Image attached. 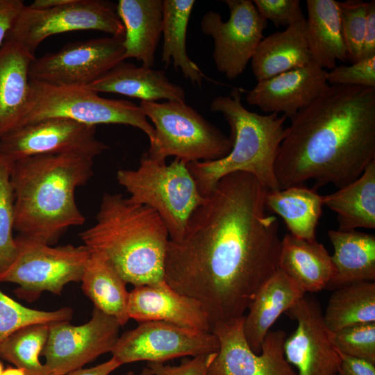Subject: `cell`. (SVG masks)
<instances>
[{
    "label": "cell",
    "instance_id": "obj_40",
    "mask_svg": "<svg viewBox=\"0 0 375 375\" xmlns=\"http://www.w3.org/2000/svg\"><path fill=\"white\" fill-rule=\"evenodd\" d=\"M217 352L194 356L178 365H166L164 362H148L147 366L153 375H208L209 366Z\"/></svg>",
    "mask_w": 375,
    "mask_h": 375
},
{
    "label": "cell",
    "instance_id": "obj_20",
    "mask_svg": "<svg viewBox=\"0 0 375 375\" xmlns=\"http://www.w3.org/2000/svg\"><path fill=\"white\" fill-rule=\"evenodd\" d=\"M35 58L6 38L0 47V138L22 125L29 109V67Z\"/></svg>",
    "mask_w": 375,
    "mask_h": 375
},
{
    "label": "cell",
    "instance_id": "obj_42",
    "mask_svg": "<svg viewBox=\"0 0 375 375\" xmlns=\"http://www.w3.org/2000/svg\"><path fill=\"white\" fill-rule=\"evenodd\" d=\"M341 362L337 375H375V364L338 351Z\"/></svg>",
    "mask_w": 375,
    "mask_h": 375
},
{
    "label": "cell",
    "instance_id": "obj_30",
    "mask_svg": "<svg viewBox=\"0 0 375 375\" xmlns=\"http://www.w3.org/2000/svg\"><path fill=\"white\" fill-rule=\"evenodd\" d=\"M81 282L94 308L115 318L121 326L128 322L126 283L103 256L90 252Z\"/></svg>",
    "mask_w": 375,
    "mask_h": 375
},
{
    "label": "cell",
    "instance_id": "obj_25",
    "mask_svg": "<svg viewBox=\"0 0 375 375\" xmlns=\"http://www.w3.org/2000/svg\"><path fill=\"white\" fill-rule=\"evenodd\" d=\"M278 269L304 294L326 288L334 274L331 256L322 244L290 233L281 240Z\"/></svg>",
    "mask_w": 375,
    "mask_h": 375
},
{
    "label": "cell",
    "instance_id": "obj_16",
    "mask_svg": "<svg viewBox=\"0 0 375 375\" xmlns=\"http://www.w3.org/2000/svg\"><path fill=\"white\" fill-rule=\"evenodd\" d=\"M243 321L244 316L212 326L211 332L218 340L219 350L208 375H298L284 354V331H269L258 354L245 338Z\"/></svg>",
    "mask_w": 375,
    "mask_h": 375
},
{
    "label": "cell",
    "instance_id": "obj_18",
    "mask_svg": "<svg viewBox=\"0 0 375 375\" xmlns=\"http://www.w3.org/2000/svg\"><path fill=\"white\" fill-rule=\"evenodd\" d=\"M327 74V70L312 62L257 82L246 100L265 112H282L290 119L326 88Z\"/></svg>",
    "mask_w": 375,
    "mask_h": 375
},
{
    "label": "cell",
    "instance_id": "obj_43",
    "mask_svg": "<svg viewBox=\"0 0 375 375\" xmlns=\"http://www.w3.org/2000/svg\"><path fill=\"white\" fill-rule=\"evenodd\" d=\"M375 56V1L367 2V19L362 58Z\"/></svg>",
    "mask_w": 375,
    "mask_h": 375
},
{
    "label": "cell",
    "instance_id": "obj_48",
    "mask_svg": "<svg viewBox=\"0 0 375 375\" xmlns=\"http://www.w3.org/2000/svg\"><path fill=\"white\" fill-rule=\"evenodd\" d=\"M4 370V368H3V363L0 361V375H2V373Z\"/></svg>",
    "mask_w": 375,
    "mask_h": 375
},
{
    "label": "cell",
    "instance_id": "obj_32",
    "mask_svg": "<svg viewBox=\"0 0 375 375\" xmlns=\"http://www.w3.org/2000/svg\"><path fill=\"white\" fill-rule=\"evenodd\" d=\"M323 319L330 332L354 324L375 322V283L360 281L335 289L329 298Z\"/></svg>",
    "mask_w": 375,
    "mask_h": 375
},
{
    "label": "cell",
    "instance_id": "obj_35",
    "mask_svg": "<svg viewBox=\"0 0 375 375\" xmlns=\"http://www.w3.org/2000/svg\"><path fill=\"white\" fill-rule=\"evenodd\" d=\"M14 223L9 162L0 154V274L10 265L17 255L15 238L12 235Z\"/></svg>",
    "mask_w": 375,
    "mask_h": 375
},
{
    "label": "cell",
    "instance_id": "obj_12",
    "mask_svg": "<svg viewBox=\"0 0 375 375\" xmlns=\"http://www.w3.org/2000/svg\"><path fill=\"white\" fill-rule=\"evenodd\" d=\"M230 15L226 22L221 15L209 10L202 17V33L214 41L213 60L218 72L229 80L241 75L263 38L267 21L251 0H226Z\"/></svg>",
    "mask_w": 375,
    "mask_h": 375
},
{
    "label": "cell",
    "instance_id": "obj_21",
    "mask_svg": "<svg viewBox=\"0 0 375 375\" xmlns=\"http://www.w3.org/2000/svg\"><path fill=\"white\" fill-rule=\"evenodd\" d=\"M97 93L122 94L144 101H185L184 89L169 81L162 70L122 61L86 86Z\"/></svg>",
    "mask_w": 375,
    "mask_h": 375
},
{
    "label": "cell",
    "instance_id": "obj_28",
    "mask_svg": "<svg viewBox=\"0 0 375 375\" xmlns=\"http://www.w3.org/2000/svg\"><path fill=\"white\" fill-rule=\"evenodd\" d=\"M322 197L337 214L339 230L375 228V160L355 181Z\"/></svg>",
    "mask_w": 375,
    "mask_h": 375
},
{
    "label": "cell",
    "instance_id": "obj_39",
    "mask_svg": "<svg viewBox=\"0 0 375 375\" xmlns=\"http://www.w3.org/2000/svg\"><path fill=\"white\" fill-rule=\"evenodd\" d=\"M260 16L276 27L288 26L305 18L299 0H254Z\"/></svg>",
    "mask_w": 375,
    "mask_h": 375
},
{
    "label": "cell",
    "instance_id": "obj_26",
    "mask_svg": "<svg viewBox=\"0 0 375 375\" xmlns=\"http://www.w3.org/2000/svg\"><path fill=\"white\" fill-rule=\"evenodd\" d=\"M306 36L312 62L324 69H333L337 60L347 61L340 1L307 0Z\"/></svg>",
    "mask_w": 375,
    "mask_h": 375
},
{
    "label": "cell",
    "instance_id": "obj_9",
    "mask_svg": "<svg viewBox=\"0 0 375 375\" xmlns=\"http://www.w3.org/2000/svg\"><path fill=\"white\" fill-rule=\"evenodd\" d=\"M15 242L17 255L0 282L18 285L17 294L27 299L42 292L60 295L67 284L81 281L90 255L83 244L54 247L21 235Z\"/></svg>",
    "mask_w": 375,
    "mask_h": 375
},
{
    "label": "cell",
    "instance_id": "obj_47",
    "mask_svg": "<svg viewBox=\"0 0 375 375\" xmlns=\"http://www.w3.org/2000/svg\"><path fill=\"white\" fill-rule=\"evenodd\" d=\"M124 375H153L152 371L147 366L139 374H135L133 372H129Z\"/></svg>",
    "mask_w": 375,
    "mask_h": 375
},
{
    "label": "cell",
    "instance_id": "obj_33",
    "mask_svg": "<svg viewBox=\"0 0 375 375\" xmlns=\"http://www.w3.org/2000/svg\"><path fill=\"white\" fill-rule=\"evenodd\" d=\"M49 324L36 323L17 329L1 344L0 357L24 369L28 375H49L39 358L48 338Z\"/></svg>",
    "mask_w": 375,
    "mask_h": 375
},
{
    "label": "cell",
    "instance_id": "obj_13",
    "mask_svg": "<svg viewBox=\"0 0 375 375\" xmlns=\"http://www.w3.org/2000/svg\"><path fill=\"white\" fill-rule=\"evenodd\" d=\"M96 127L62 117L25 124L0 138V154L9 162L58 153L94 159L108 148L96 138Z\"/></svg>",
    "mask_w": 375,
    "mask_h": 375
},
{
    "label": "cell",
    "instance_id": "obj_22",
    "mask_svg": "<svg viewBox=\"0 0 375 375\" xmlns=\"http://www.w3.org/2000/svg\"><path fill=\"white\" fill-rule=\"evenodd\" d=\"M305 294L279 269L260 288L244 316L243 329L252 351L260 353L265 337L276 319Z\"/></svg>",
    "mask_w": 375,
    "mask_h": 375
},
{
    "label": "cell",
    "instance_id": "obj_11",
    "mask_svg": "<svg viewBox=\"0 0 375 375\" xmlns=\"http://www.w3.org/2000/svg\"><path fill=\"white\" fill-rule=\"evenodd\" d=\"M124 39L115 37L69 42L34 58L30 80L56 86H88L124 61Z\"/></svg>",
    "mask_w": 375,
    "mask_h": 375
},
{
    "label": "cell",
    "instance_id": "obj_27",
    "mask_svg": "<svg viewBox=\"0 0 375 375\" xmlns=\"http://www.w3.org/2000/svg\"><path fill=\"white\" fill-rule=\"evenodd\" d=\"M328 236L334 252L333 276L327 289L375 280V235L356 230H330Z\"/></svg>",
    "mask_w": 375,
    "mask_h": 375
},
{
    "label": "cell",
    "instance_id": "obj_4",
    "mask_svg": "<svg viewBox=\"0 0 375 375\" xmlns=\"http://www.w3.org/2000/svg\"><path fill=\"white\" fill-rule=\"evenodd\" d=\"M93 226L79 234L90 252L103 256L134 287L165 281L167 228L150 207L122 194H103Z\"/></svg>",
    "mask_w": 375,
    "mask_h": 375
},
{
    "label": "cell",
    "instance_id": "obj_1",
    "mask_svg": "<svg viewBox=\"0 0 375 375\" xmlns=\"http://www.w3.org/2000/svg\"><path fill=\"white\" fill-rule=\"evenodd\" d=\"M267 192L248 173L224 176L191 215L182 238L168 242L165 282L198 301L212 328L243 317L278 269V222L267 214Z\"/></svg>",
    "mask_w": 375,
    "mask_h": 375
},
{
    "label": "cell",
    "instance_id": "obj_37",
    "mask_svg": "<svg viewBox=\"0 0 375 375\" xmlns=\"http://www.w3.org/2000/svg\"><path fill=\"white\" fill-rule=\"evenodd\" d=\"M335 349L375 364V322L358 324L330 332Z\"/></svg>",
    "mask_w": 375,
    "mask_h": 375
},
{
    "label": "cell",
    "instance_id": "obj_36",
    "mask_svg": "<svg viewBox=\"0 0 375 375\" xmlns=\"http://www.w3.org/2000/svg\"><path fill=\"white\" fill-rule=\"evenodd\" d=\"M342 31L347 60L354 63L361 59L366 27L367 2L347 0L340 2Z\"/></svg>",
    "mask_w": 375,
    "mask_h": 375
},
{
    "label": "cell",
    "instance_id": "obj_6",
    "mask_svg": "<svg viewBox=\"0 0 375 375\" xmlns=\"http://www.w3.org/2000/svg\"><path fill=\"white\" fill-rule=\"evenodd\" d=\"M188 164L176 158L169 164L142 153L135 169H119L117 182L130 194L131 202L154 210L165 223L172 241L180 240L193 212L203 203V197Z\"/></svg>",
    "mask_w": 375,
    "mask_h": 375
},
{
    "label": "cell",
    "instance_id": "obj_2",
    "mask_svg": "<svg viewBox=\"0 0 375 375\" xmlns=\"http://www.w3.org/2000/svg\"><path fill=\"white\" fill-rule=\"evenodd\" d=\"M290 121L275 162L281 190L340 188L375 160V88L328 85Z\"/></svg>",
    "mask_w": 375,
    "mask_h": 375
},
{
    "label": "cell",
    "instance_id": "obj_15",
    "mask_svg": "<svg viewBox=\"0 0 375 375\" xmlns=\"http://www.w3.org/2000/svg\"><path fill=\"white\" fill-rule=\"evenodd\" d=\"M69 321L49 324L42 356L49 375H66L112 351L118 338L117 320L94 308L89 321L72 325Z\"/></svg>",
    "mask_w": 375,
    "mask_h": 375
},
{
    "label": "cell",
    "instance_id": "obj_7",
    "mask_svg": "<svg viewBox=\"0 0 375 375\" xmlns=\"http://www.w3.org/2000/svg\"><path fill=\"white\" fill-rule=\"evenodd\" d=\"M139 106L154 124V140L147 153L156 161L165 163L169 156L186 164L217 160L232 148L230 136L185 101H141Z\"/></svg>",
    "mask_w": 375,
    "mask_h": 375
},
{
    "label": "cell",
    "instance_id": "obj_41",
    "mask_svg": "<svg viewBox=\"0 0 375 375\" xmlns=\"http://www.w3.org/2000/svg\"><path fill=\"white\" fill-rule=\"evenodd\" d=\"M24 6L21 0H0V47L6 39Z\"/></svg>",
    "mask_w": 375,
    "mask_h": 375
},
{
    "label": "cell",
    "instance_id": "obj_8",
    "mask_svg": "<svg viewBox=\"0 0 375 375\" xmlns=\"http://www.w3.org/2000/svg\"><path fill=\"white\" fill-rule=\"evenodd\" d=\"M31 87L29 109L22 125L51 117L94 126L124 124L145 133L149 144L154 140L153 126L140 106L131 101L101 97L86 86H56L31 80Z\"/></svg>",
    "mask_w": 375,
    "mask_h": 375
},
{
    "label": "cell",
    "instance_id": "obj_23",
    "mask_svg": "<svg viewBox=\"0 0 375 375\" xmlns=\"http://www.w3.org/2000/svg\"><path fill=\"white\" fill-rule=\"evenodd\" d=\"M162 0H119L118 15L124 26V58L152 67L162 30Z\"/></svg>",
    "mask_w": 375,
    "mask_h": 375
},
{
    "label": "cell",
    "instance_id": "obj_19",
    "mask_svg": "<svg viewBox=\"0 0 375 375\" xmlns=\"http://www.w3.org/2000/svg\"><path fill=\"white\" fill-rule=\"evenodd\" d=\"M126 310L129 319L139 323L161 321L203 331H212L201 303L177 292L165 281L134 287L128 292Z\"/></svg>",
    "mask_w": 375,
    "mask_h": 375
},
{
    "label": "cell",
    "instance_id": "obj_5",
    "mask_svg": "<svg viewBox=\"0 0 375 375\" xmlns=\"http://www.w3.org/2000/svg\"><path fill=\"white\" fill-rule=\"evenodd\" d=\"M210 109L221 113L230 127L232 148L224 158L188 163V167L200 194L206 197L222 177L245 172L256 177L268 192L280 190L275 162L281 142L287 135L285 115H260L247 110L241 91L213 99Z\"/></svg>",
    "mask_w": 375,
    "mask_h": 375
},
{
    "label": "cell",
    "instance_id": "obj_14",
    "mask_svg": "<svg viewBox=\"0 0 375 375\" xmlns=\"http://www.w3.org/2000/svg\"><path fill=\"white\" fill-rule=\"evenodd\" d=\"M219 350L211 331H203L161 321L140 322L119 337L111 353L122 365L138 361L165 362Z\"/></svg>",
    "mask_w": 375,
    "mask_h": 375
},
{
    "label": "cell",
    "instance_id": "obj_46",
    "mask_svg": "<svg viewBox=\"0 0 375 375\" xmlns=\"http://www.w3.org/2000/svg\"><path fill=\"white\" fill-rule=\"evenodd\" d=\"M2 375H28L26 372L20 367H8L5 369L2 373Z\"/></svg>",
    "mask_w": 375,
    "mask_h": 375
},
{
    "label": "cell",
    "instance_id": "obj_3",
    "mask_svg": "<svg viewBox=\"0 0 375 375\" xmlns=\"http://www.w3.org/2000/svg\"><path fill=\"white\" fill-rule=\"evenodd\" d=\"M8 162L19 235L53 245L69 228L85 222L75 192L92 177L93 158L58 153Z\"/></svg>",
    "mask_w": 375,
    "mask_h": 375
},
{
    "label": "cell",
    "instance_id": "obj_45",
    "mask_svg": "<svg viewBox=\"0 0 375 375\" xmlns=\"http://www.w3.org/2000/svg\"><path fill=\"white\" fill-rule=\"evenodd\" d=\"M72 0H35L28 6L33 9H49L70 3Z\"/></svg>",
    "mask_w": 375,
    "mask_h": 375
},
{
    "label": "cell",
    "instance_id": "obj_31",
    "mask_svg": "<svg viewBox=\"0 0 375 375\" xmlns=\"http://www.w3.org/2000/svg\"><path fill=\"white\" fill-rule=\"evenodd\" d=\"M162 3L161 61L168 65L173 60L176 70L181 69L186 79L201 87L206 76L186 50L187 29L195 1L163 0Z\"/></svg>",
    "mask_w": 375,
    "mask_h": 375
},
{
    "label": "cell",
    "instance_id": "obj_10",
    "mask_svg": "<svg viewBox=\"0 0 375 375\" xmlns=\"http://www.w3.org/2000/svg\"><path fill=\"white\" fill-rule=\"evenodd\" d=\"M89 30L124 39L125 29L117 4L106 0H72L49 9H33L24 5L6 38L34 55L43 40L51 35Z\"/></svg>",
    "mask_w": 375,
    "mask_h": 375
},
{
    "label": "cell",
    "instance_id": "obj_17",
    "mask_svg": "<svg viewBox=\"0 0 375 375\" xmlns=\"http://www.w3.org/2000/svg\"><path fill=\"white\" fill-rule=\"evenodd\" d=\"M286 312L297 320V326L285 338L284 354L298 369L297 374L337 375L340 356L331 342L318 302L304 296Z\"/></svg>",
    "mask_w": 375,
    "mask_h": 375
},
{
    "label": "cell",
    "instance_id": "obj_38",
    "mask_svg": "<svg viewBox=\"0 0 375 375\" xmlns=\"http://www.w3.org/2000/svg\"><path fill=\"white\" fill-rule=\"evenodd\" d=\"M327 82L328 85L375 88V56L350 65L335 66L328 72Z\"/></svg>",
    "mask_w": 375,
    "mask_h": 375
},
{
    "label": "cell",
    "instance_id": "obj_44",
    "mask_svg": "<svg viewBox=\"0 0 375 375\" xmlns=\"http://www.w3.org/2000/svg\"><path fill=\"white\" fill-rule=\"evenodd\" d=\"M122 365L115 358L112 357L105 362L90 368H80L72 371L66 375H109Z\"/></svg>",
    "mask_w": 375,
    "mask_h": 375
},
{
    "label": "cell",
    "instance_id": "obj_34",
    "mask_svg": "<svg viewBox=\"0 0 375 375\" xmlns=\"http://www.w3.org/2000/svg\"><path fill=\"white\" fill-rule=\"evenodd\" d=\"M73 311L65 307L47 311L30 308L6 295L0 289V346L13 332L28 324L69 321Z\"/></svg>",
    "mask_w": 375,
    "mask_h": 375
},
{
    "label": "cell",
    "instance_id": "obj_29",
    "mask_svg": "<svg viewBox=\"0 0 375 375\" xmlns=\"http://www.w3.org/2000/svg\"><path fill=\"white\" fill-rule=\"evenodd\" d=\"M317 188L293 186L267 192V210L279 215L290 234L307 241H315L316 230L322 212V197Z\"/></svg>",
    "mask_w": 375,
    "mask_h": 375
},
{
    "label": "cell",
    "instance_id": "obj_24",
    "mask_svg": "<svg viewBox=\"0 0 375 375\" xmlns=\"http://www.w3.org/2000/svg\"><path fill=\"white\" fill-rule=\"evenodd\" d=\"M251 61L257 82L312 63L306 36V18L263 38Z\"/></svg>",
    "mask_w": 375,
    "mask_h": 375
}]
</instances>
